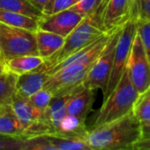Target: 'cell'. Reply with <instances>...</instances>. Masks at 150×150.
<instances>
[{
  "label": "cell",
  "mask_w": 150,
  "mask_h": 150,
  "mask_svg": "<svg viewBox=\"0 0 150 150\" xmlns=\"http://www.w3.org/2000/svg\"><path fill=\"white\" fill-rule=\"evenodd\" d=\"M139 92L130 80L127 67L112 93L104 100L91 128L117 120L133 110Z\"/></svg>",
  "instance_id": "3"
},
{
  "label": "cell",
  "mask_w": 150,
  "mask_h": 150,
  "mask_svg": "<svg viewBox=\"0 0 150 150\" xmlns=\"http://www.w3.org/2000/svg\"><path fill=\"white\" fill-rule=\"evenodd\" d=\"M133 112L142 124L150 122V85L145 91L139 93Z\"/></svg>",
  "instance_id": "22"
},
{
  "label": "cell",
  "mask_w": 150,
  "mask_h": 150,
  "mask_svg": "<svg viewBox=\"0 0 150 150\" xmlns=\"http://www.w3.org/2000/svg\"><path fill=\"white\" fill-rule=\"evenodd\" d=\"M0 9L24 14L38 20L44 16L43 11L33 4L30 0H0Z\"/></svg>",
  "instance_id": "19"
},
{
  "label": "cell",
  "mask_w": 150,
  "mask_h": 150,
  "mask_svg": "<svg viewBox=\"0 0 150 150\" xmlns=\"http://www.w3.org/2000/svg\"><path fill=\"white\" fill-rule=\"evenodd\" d=\"M136 33L137 20L135 18H131L123 25L121 33L119 37L118 43L115 48L112 68L108 80L107 87L105 91L103 93L104 100L107 98V97L117 86L118 83L120 82L127 67L133 41Z\"/></svg>",
  "instance_id": "5"
},
{
  "label": "cell",
  "mask_w": 150,
  "mask_h": 150,
  "mask_svg": "<svg viewBox=\"0 0 150 150\" xmlns=\"http://www.w3.org/2000/svg\"><path fill=\"white\" fill-rule=\"evenodd\" d=\"M11 108L23 126L24 130L43 118V112L35 108L27 98L14 96Z\"/></svg>",
  "instance_id": "14"
},
{
  "label": "cell",
  "mask_w": 150,
  "mask_h": 150,
  "mask_svg": "<svg viewBox=\"0 0 150 150\" xmlns=\"http://www.w3.org/2000/svg\"><path fill=\"white\" fill-rule=\"evenodd\" d=\"M56 150H91L85 140L61 133L44 135Z\"/></svg>",
  "instance_id": "16"
},
{
  "label": "cell",
  "mask_w": 150,
  "mask_h": 150,
  "mask_svg": "<svg viewBox=\"0 0 150 150\" xmlns=\"http://www.w3.org/2000/svg\"><path fill=\"white\" fill-rule=\"evenodd\" d=\"M71 94L62 97H53L48 106L43 112L42 120L50 126L55 133H59L62 122L67 114V102Z\"/></svg>",
  "instance_id": "13"
},
{
  "label": "cell",
  "mask_w": 150,
  "mask_h": 150,
  "mask_svg": "<svg viewBox=\"0 0 150 150\" xmlns=\"http://www.w3.org/2000/svg\"><path fill=\"white\" fill-rule=\"evenodd\" d=\"M94 62L95 61L88 63H77L58 70L49 76L42 89L51 92L53 97L72 94L83 86V83Z\"/></svg>",
  "instance_id": "6"
},
{
  "label": "cell",
  "mask_w": 150,
  "mask_h": 150,
  "mask_svg": "<svg viewBox=\"0 0 150 150\" xmlns=\"http://www.w3.org/2000/svg\"><path fill=\"white\" fill-rule=\"evenodd\" d=\"M23 126L12 112L11 105H7L4 112L0 114V134L23 138Z\"/></svg>",
  "instance_id": "20"
},
{
  "label": "cell",
  "mask_w": 150,
  "mask_h": 150,
  "mask_svg": "<svg viewBox=\"0 0 150 150\" xmlns=\"http://www.w3.org/2000/svg\"><path fill=\"white\" fill-rule=\"evenodd\" d=\"M142 136V123L132 110L117 120L88 129L85 142L91 150H130Z\"/></svg>",
  "instance_id": "1"
},
{
  "label": "cell",
  "mask_w": 150,
  "mask_h": 150,
  "mask_svg": "<svg viewBox=\"0 0 150 150\" xmlns=\"http://www.w3.org/2000/svg\"><path fill=\"white\" fill-rule=\"evenodd\" d=\"M137 33L142 39L150 64V21H137Z\"/></svg>",
  "instance_id": "27"
},
{
  "label": "cell",
  "mask_w": 150,
  "mask_h": 150,
  "mask_svg": "<svg viewBox=\"0 0 150 150\" xmlns=\"http://www.w3.org/2000/svg\"><path fill=\"white\" fill-rule=\"evenodd\" d=\"M7 105H0V114L1 113H3L4 112V110H5V107H6Z\"/></svg>",
  "instance_id": "35"
},
{
  "label": "cell",
  "mask_w": 150,
  "mask_h": 150,
  "mask_svg": "<svg viewBox=\"0 0 150 150\" xmlns=\"http://www.w3.org/2000/svg\"><path fill=\"white\" fill-rule=\"evenodd\" d=\"M106 33H106L102 26L101 13L97 10L83 18L79 25L65 38L62 47L46 59L44 62L33 71L47 72L50 69L72 54L84 48Z\"/></svg>",
  "instance_id": "2"
},
{
  "label": "cell",
  "mask_w": 150,
  "mask_h": 150,
  "mask_svg": "<svg viewBox=\"0 0 150 150\" xmlns=\"http://www.w3.org/2000/svg\"><path fill=\"white\" fill-rule=\"evenodd\" d=\"M44 62V59L40 55H21L12 58L5 62L8 70L17 75L31 72L36 69Z\"/></svg>",
  "instance_id": "17"
},
{
  "label": "cell",
  "mask_w": 150,
  "mask_h": 150,
  "mask_svg": "<svg viewBox=\"0 0 150 150\" xmlns=\"http://www.w3.org/2000/svg\"><path fill=\"white\" fill-rule=\"evenodd\" d=\"M95 91L96 90L83 85L76 90L68 99L67 114L85 122L95 102Z\"/></svg>",
  "instance_id": "11"
},
{
  "label": "cell",
  "mask_w": 150,
  "mask_h": 150,
  "mask_svg": "<svg viewBox=\"0 0 150 150\" xmlns=\"http://www.w3.org/2000/svg\"><path fill=\"white\" fill-rule=\"evenodd\" d=\"M134 18V0H109L101 15L104 30L112 33Z\"/></svg>",
  "instance_id": "9"
},
{
  "label": "cell",
  "mask_w": 150,
  "mask_h": 150,
  "mask_svg": "<svg viewBox=\"0 0 150 150\" xmlns=\"http://www.w3.org/2000/svg\"><path fill=\"white\" fill-rule=\"evenodd\" d=\"M35 34L38 53L44 61L58 51L65 40V38L59 34L40 29H38L35 32Z\"/></svg>",
  "instance_id": "15"
},
{
  "label": "cell",
  "mask_w": 150,
  "mask_h": 150,
  "mask_svg": "<svg viewBox=\"0 0 150 150\" xmlns=\"http://www.w3.org/2000/svg\"><path fill=\"white\" fill-rule=\"evenodd\" d=\"M25 150H56L44 135L35 136L25 140Z\"/></svg>",
  "instance_id": "28"
},
{
  "label": "cell",
  "mask_w": 150,
  "mask_h": 150,
  "mask_svg": "<svg viewBox=\"0 0 150 150\" xmlns=\"http://www.w3.org/2000/svg\"><path fill=\"white\" fill-rule=\"evenodd\" d=\"M101 4V0H78L69 9L79 13L85 18L86 16L96 11Z\"/></svg>",
  "instance_id": "23"
},
{
  "label": "cell",
  "mask_w": 150,
  "mask_h": 150,
  "mask_svg": "<svg viewBox=\"0 0 150 150\" xmlns=\"http://www.w3.org/2000/svg\"><path fill=\"white\" fill-rule=\"evenodd\" d=\"M6 70H7V69H6L5 65L0 62V73H3V72H4Z\"/></svg>",
  "instance_id": "34"
},
{
  "label": "cell",
  "mask_w": 150,
  "mask_h": 150,
  "mask_svg": "<svg viewBox=\"0 0 150 150\" xmlns=\"http://www.w3.org/2000/svg\"><path fill=\"white\" fill-rule=\"evenodd\" d=\"M49 75L42 71H31L18 76L15 96L28 98L43 88Z\"/></svg>",
  "instance_id": "12"
},
{
  "label": "cell",
  "mask_w": 150,
  "mask_h": 150,
  "mask_svg": "<svg viewBox=\"0 0 150 150\" xmlns=\"http://www.w3.org/2000/svg\"><path fill=\"white\" fill-rule=\"evenodd\" d=\"M0 22L8 25L24 28L32 32L39 29V20L29 16L0 9Z\"/></svg>",
  "instance_id": "18"
},
{
  "label": "cell",
  "mask_w": 150,
  "mask_h": 150,
  "mask_svg": "<svg viewBox=\"0 0 150 150\" xmlns=\"http://www.w3.org/2000/svg\"><path fill=\"white\" fill-rule=\"evenodd\" d=\"M1 63H2V62H1Z\"/></svg>",
  "instance_id": "36"
},
{
  "label": "cell",
  "mask_w": 150,
  "mask_h": 150,
  "mask_svg": "<svg viewBox=\"0 0 150 150\" xmlns=\"http://www.w3.org/2000/svg\"><path fill=\"white\" fill-rule=\"evenodd\" d=\"M18 76L8 69L0 73V105H11L15 96Z\"/></svg>",
  "instance_id": "21"
},
{
  "label": "cell",
  "mask_w": 150,
  "mask_h": 150,
  "mask_svg": "<svg viewBox=\"0 0 150 150\" xmlns=\"http://www.w3.org/2000/svg\"><path fill=\"white\" fill-rule=\"evenodd\" d=\"M78 0H52L47 8L44 11L45 15L53 14L63 10L69 9L73 6Z\"/></svg>",
  "instance_id": "29"
},
{
  "label": "cell",
  "mask_w": 150,
  "mask_h": 150,
  "mask_svg": "<svg viewBox=\"0 0 150 150\" xmlns=\"http://www.w3.org/2000/svg\"><path fill=\"white\" fill-rule=\"evenodd\" d=\"M142 138H150V122L142 124Z\"/></svg>",
  "instance_id": "32"
},
{
  "label": "cell",
  "mask_w": 150,
  "mask_h": 150,
  "mask_svg": "<svg viewBox=\"0 0 150 150\" xmlns=\"http://www.w3.org/2000/svg\"><path fill=\"white\" fill-rule=\"evenodd\" d=\"M127 71L131 82L139 93L150 85V64L138 33H136L133 41Z\"/></svg>",
  "instance_id": "8"
},
{
  "label": "cell",
  "mask_w": 150,
  "mask_h": 150,
  "mask_svg": "<svg viewBox=\"0 0 150 150\" xmlns=\"http://www.w3.org/2000/svg\"><path fill=\"white\" fill-rule=\"evenodd\" d=\"M30 54L39 55L35 32L0 22V62Z\"/></svg>",
  "instance_id": "4"
},
{
  "label": "cell",
  "mask_w": 150,
  "mask_h": 150,
  "mask_svg": "<svg viewBox=\"0 0 150 150\" xmlns=\"http://www.w3.org/2000/svg\"><path fill=\"white\" fill-rule=\"evenodd\" d=\"M134 18L150 21V0H134Z\"/></svg>",
  "instance_id": "26"
},
{
  "label": "cell",
  "mask_w": 150,
  "mask_h": 150,
  "mask_svg": "<svg viewBox=\"0 0 150 150\" xmlns=\"http://www.w3.org/2000/svg\"><path fill=\"white\" fill-rule=\"evenodd\" d=\"M52 98L53 95L51 92L45 89H41L31 97H29L27 99L35 108L44 112L48 106Z\"/></svg>",
  "instance_id": "24"
},
{
  "label": "cell",
  "mask_w": 150,
  "mask_h": 150,
  "mask_svg": "<svg viewBox=\"0 0 150 150\" xmlns=\"http://www.w3.org/2000/svg\"><path fill=\"white\" fill-rule=\"evenodd\" d=\"M31 3L33 4H34L38 9H40V11H43L47 8V6L49 5V4L52 2V0H30Z\"/></svg>",
  "instance_id": "31"
},
{
  "label": "cell",
  "mask_w": 150,
  "mask_h": 150,
  "mask_svg": "<svg viewBox=\"0 0 150 150\" xmlns=\"http://www.w3.org/2000/svg\"><path fill=\"white\" fill-rule=\"evenodd\" d=\"M83 17L70 10L45 15L39 19V29L54 33L66 38L83 20Z\"/></svg>",
  "instance_id": "10"
},
{
  "label": "cell",
  "mask_w": 150,
  "mask_h": 150,
  "mask_svg": "<svg viewBox=\"0 0 150 150\" xmlns=\"http://www.w3.org/2000/svg\"><path fill=\"white\" fill-rule=\"evenodd\" d=\"M134 150H150V138H142L134 146Z\"/></svg>",
  "instance_id": "30"
},
{
  "label": "cell",
  "mask_w": 150,
  "mask_h": 150,
  "mask_svg": "<svg viewBox=\"0 0 150 150\" xmlns=\"http://www.w3.org/2000/svg\"><path fill=\"white\" fill-rule=\"evenodd\" d=\"M108 1H109V0H101V4H100V6H99V8L98 9V11H99V12L101 13V15H102V11H103L104 8L105 7L106 4L108 3Z\"/></svg>",
  "instance_id": "33"
},
{
  "label": "cell",
  "mask_w": 150,
  "mask_h": 150,
  "mask_svg": "<svg viewBox=\"0 0 150 150\" xmlns=\"http://www.w3.org/2000/svg\"><path fill=\"white\" fill-rule=\"evenodd\" d=\"M122 27L116 30L111 34L106 47L95 61L88 75L86 76L83 83V85L84 87L94 89L96 91L101 90L103 93L105 91L112 68L115 48Z\"/></svg>",
  "instance_id": "7"
},
{
  "label": "cell",
  "mask_w": 150,
  "mask_h": 150,
  "mask_svg": "<svg viewBox=\"0 0 150 150\" xmlns=\"http://www.w3.org/2000/svg\"><path fill=\"white\" fill-rule=\"evenodd\" d=\"M0 149L25 150V139L18 136L0 134Z\"/></svg>",
  "instance_id": "25"
}]
</instances>
